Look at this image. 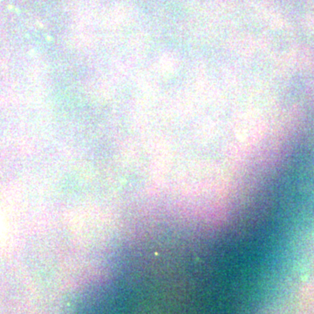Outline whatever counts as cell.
<instances>
[{
	"label": "cell",
	"instance_id": "6da1fadb",
	"mask_svg": "<svg viewBox=\"0 0 314 314\" xmlns=\"http://www.w3.org/2000/svg\"><path fill=\"white\" fill-rule=\"evenodd\" d=\"M4 230H5V224H4V220L2 218V215L0 214V240L4 235Z\"/></svg>",
	"mask_w": 314,
	"mask_h": 314
}]
</instances>
